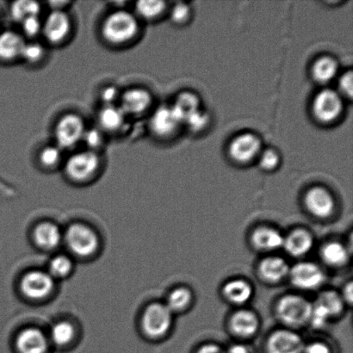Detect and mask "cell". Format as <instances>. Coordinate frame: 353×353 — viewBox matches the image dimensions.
Masks as SVG:
<instances>
[{
    "mask_svg": "<svg viewBox=\"0 0 353 353\" xmlns=\"http://www.w3.org/2000/svg\"><path fill=\"white\" fill-rule=\"evenodd\" d=\"M63 245L72 258L89 259L101 249L102 241L98 231L91 225L74 223L64 230Z\"/></svg>",
    "mask_w": 353,
    "mask_h": 353,
    "instance_id": "cell-1",
    "label": "cell"
},
{
    "mask_svg": "<svg viewBox=\"0 0 353 353\" xmlns=\"http://www.w3.org/2000/svg\"><path fill=\"white\" fill-rule=\"evenodd\" d=\"M140 23L134 13L117 10L103 20L101 33L107 43L123 45L134 39L139 34Z\"/></svg>",
    "mask_w": 353,
    "mask_h": 353,
    "instance_id": "cell-2",
    "label": "cell"
},
{
    "mask_svg": "<svg viewBox=\"0 0 353 353\" xmlns=\"http://www.w3.org/2000/svg\"><path fill=\"white\" fill-rule=\"evenodd\" d=\"M57 282L46 270L33 269L26 272L19 281V290L24 299L32 303H43L53 296Z\"/></svg>",
    "mask_w": 353,
    "mask_h": 353,
    "instance_id": "cell-3",
    "label": "cell"
},
{
    "mask_svg": "<svg viewBox=\"0 0 353 353\" xmlns=\"http://www.w3.org/2000/svg\"><path fill=\"white\" fill-rule=\"evenodd\" d=\"M174 314L165 303H152L141 314L140 326L144 336L151 341H159L170 331Z\"/></svg>",
    "mask_w": 353,
    "mask_h": 353,
    "instance_id": "cell-4",
    "label": "cell"
},
{
    "mask_svg": "<svg viewBox=\"0 0 353 353\" xmlns=\"http://www.w3.org/2000/svg\"><path fill=\"white\" fill-rule=\"evenodd\" d=\"M101 165L97 152L85 150L72 154L65 161L64 172L71 181L85 183L94 178Z\"/></svg>",
    "mask_w": 353,
    "mask_h": 353,
    "instance_id": "cell-5",
    "label": "cell"
},
{
    "mask_svg": "<svg viewBox=\"0 0 353 353\" xmlns=\"http://www.w3.org/2000/svg\"><path fill=\"white\" fill-rule=\"evenodd\" d=\"M312 311V303L303 297L288 295L282 297L276 306V314L283 323L292 327H299L309 323Z\"/></svg>",
    "mask_w": 353,
    "mask_h": 353,
    "instance_id": "cell-6",
    "label": "cell"
},
{
    "mask_svg": "<svg viewBox=\"0 0 353 353\" xmlns=\"http://www.w3.org/2000/svg\"><path fill=\"white\" fill-rule=\"evenodd\" d=\"M85 131V122L81 116L68 113L57 121L54 128L57 146L61 150H71L81 143Z\"/></svg>",
    "mask_w": 353,
    "mask_h": 353,
    "instance_id": "cell-7",
    "label": "cell"
},
{
    "mask_svg": "<svg viewBox=\"0 0 353 353\" xmlns=\"http://www.w3.org/2000/svg\"><path fill=\"white\" fill-rule=\"evenodd\" d=\"M343 99L336 91L324 89L318 92L313 100L314 116L319 122L332 123L335 122L343 112Z\"/></svg>",
    "mask_w": 353,
    "mask_h": 353,
    "instance_id": "cell-8",
    "label": "cell"
},
{
    "mask_svg": "<svg viewBox=\"0 0 353 353\" xmlns=\"http://www.w3.org/2000/svg\"><path fill=\"white\" fill-rule=\"evenodd\" d=\"M15 353H52L47 332L37 327H26L17 334L13 343Z\"/></svg>",
    "mask_w": 353,
    "mask_h": 353,
    "instance_id": "cell-9",
    "label": "cell"
},
{
    "mask_svg": "<svg viewBox=\"0 0 353 353\" xmlns=\"http://www.w3.org/2000/svg\"><path fill=\"white\" fill-rule=\"evenodd\" d=\"M72 30V21L63 10H53L43 21L41 34L52 44L63 43Z\"/></svg>",
    "mask_w": 353,
    "mask_h": 353,
    "instance_id": "cell-10",
    "label": "cell"
},
{
    "mask_svg": "<svg viewBox=\"0 0 353 353\" xmlns=\"http://www.w3.org/2000/svg\"><path fill=\"white\" fill-rule=\"evenodd\" d=\"M64 230L51 221L37 223L32 230V241L36 248L43 252H54L63 245Z\"/></svg>",
    "mask_w": 353,
    "mask_h": 353,
    "instance_id": "cell-11",
    "label": "cell"
},
{
    "mask_svg": "<svg viewBox=\"0 0 353 353\" xmlns=\"http://www.w3.org/2000/svg\"><path fill=\"white\" fill-rule=\"evenodd\" d=\"M232 160L240 164H248L261 153V141L252 133L239 134L232 140L228 148Z\"/></svg>",
    "mask_w": 353,
    "mask_h": 353,
    "instance_id": "cell-12",
    "label": "cell"
},
{
    "mask_svg": "<svg viewBox=\"0 0 353 353\" xmlns=\"http://www.w3.org/2000/svg\"><path fill=\"white\" fill-rule=\"evenodd\" d=\"M47 334L53 350L70 351L77 345L79 330L70 320L57 321L52 325Z\"/></svg>",
    "mask_w": 353,
    "mask_h": 353,
    "instance_id": "cell-13",
    "label": "cell"
},
{
    "mask_svg": "<svg viewBox=\"0 0 353 353\" xmlns=\"http://www.w3.org/2000/svg\"><path fill=\"white\" fill-rule=\"evenodd\" d=\"M153 97L147 89L133 88L121 93L119 107L125 115L138 117L150 108Z\"/></svg>",
    "mask_w": 353,
    "mask_h": 353,
    "instance_id": "cell-14",
    "label": "cell"
},
{
    "mask_svg": "<svg viewBox=\"0 0 353 353\" xmlns=\"http://www.w3.org/2000/svg\"><path fill=\"white\" fill-rule=\"evenodd\" d=\"M290 279L297 288L311 290L323 285L324 273L314 263L302 262L293 266L290 271Z\"/></svg>",
    "mask_w": 353,
    "mask_h": 353,
    "instance_id": "cell-15",
    "label": "cell"
},
{
    "mask_svg": "<svg viewBox=\"0 0 353 353\" xmlns=\"http://www.w3.org/2000/svg\"><path fill=\"white\" fill-rule=\"evenodd\" d=\"M182 125L172 106H161L154 110L150 119V128L157 137L168 138L174 136Z\"/></svg>",
    "mask_w": 353,
    "mask_h": 353,
    "instance_id": "cell-16",
    "label": "cell"
},
{
    "mask_svg": "<svg viewBox=\"0 0 353 353\" xmlns=\"http://www.w3.org/2000/svg\"><path fill=\"white\" fill-rule=\"evenodd\" d=\"M305 344L299 334L289 330L273 333L266 342V353H303Z\"/></svg>",
    "mask_w": 353,
    "mask_h": 353,
    "instance_id": "cell-17",
    "label": "cell"
},
{
    "mask_svg": "<svg viewBox=\"0 0 353 353\" xmlns=\"http://www.w3.org/2000/svg\"><path fill=\"white\" fill-rule=\"evenodd\" d=\"M307 210L314 216L327 218L333 214L335 202L332 194L323 187L316 186L307 190L305 196Z\"/></svg>",
    "mask_w": 353,
    "mask_h": 353,
    "instance_id": "cell-18",
    "label": "cell"
},
{
    "mask_svg": "<svg viewBox=\"0 0 353 353\" xmlns=\"http://www.w3.org/2000/svg\"><path fill=\"white\" fill-rule=\"evenodd\" d=\"M126 117L119 105L103 106L98 114L99 128L103 133L117 132L125 124Z\"/></svg>",
    "mask_w": 353,
    "mask_h": 353,
    "instance_id": "cell-19",
    "label": "cell"
},
{
    "mask_svg": "<svg viewBox=\"0 0 353 353\" xmlns=\"http://www.w3.org/2000/svg\"><path fill=\"white\" fill-rule=\"evenodd\" d=\"M24 44L23 36L15 31L0 33V60L12 61L20 58Z\"/></svg>",
    "mask_w": 353,
    "mask_h": 353,
    "instance_id": "cell-20",
    "label": "cell"
},
{
    "mask_svg": "<svg viewBox=\"0 0 353 353\" xmlns=\"http://www.w3.org/2000/svg\"><path fill=\"white\" fill-rule=\"evenodd\" d=\"M230 328L240 337H251L259 328L258 317L249 310H240L234 313L230 320Z\"/></svg>",
    "mask_w": 353,
    "mask_h": 353,
    "instance_id": "cell-21",
    "label": "cell"
},
{
    "mask_svg": "<svg viewBox=\"0 0 353 353\" xmlns=\"http://www.w3.org/2000/svg\"><path fill=\"white\" fill-rule=\"evenodd\" d=\"M259 273L266 282L278 283L289 274L290 268L283 259L269 257L259 264Z\"/></svg>",
    "mask_w": 353,
    "mask_h": 353,
    "instance_id": "cell-22",
    "label": "cell"
},
{
    "mask_svg": "<svg viewBox=\"0 0 353 353\" xmlns=\"http://www.w3.org/2000/svg\"><path fill=\"white\" fill-rule=\"evenodd\" d=\"M75 259L68 254H57L48 262L46 271L55 281H64L75 271Z\"/></svg>",
    "mask_w": 353,
    "mask_h": 353,
    "instance_id": "cell-23",
    "label": "cell"
},
{
    "mask_svg": "<svg viewBox=\"0 0 353 353\" xmlns=\"http://www.w3.org/2000/svg\"><path fill=\"white\" fill-rule=\"evenodd\" d=\"M287 252L294 257L306 254L313 247V238L309 232L296 230L285 238L283 245Z\"/></svg>",
    "mask_w": 353,
    "mask_h": 353,
    "instance_id": "cell-24",
    "label": "cell"
},
{
    "mask_svg": "<svg viewBox=\"0 0 353 353\" xmlns=\"http://www.w3.org/2000/svg\"><path fill=\"white\" fill-rule=\"evenodd\" d=\"M252 243L261 250H276L283 245L285 238L278 230L269 227L259 228L252 235Z\"/></svg>",
    "mask_w": 353,
    "mask_h": 353,
    "instance_id": "cell-25",
    "label": "cell"
},
{
    "mask_svg": "<svg viewBox=\"0 0 353 353\" xmlns=\"http://www.w3.org/2000/svg\"><path fill=\"white\" fill-rule=\"evenodd\" d=\"M172 108L183 125L193 114L201 110L200 100L192 92H182L176 97Z\"/></svg>",
    "mask_w": 353,
    "mask_h": 353,
    "instance_id": "cell-26",
    "label": "cell"
},
{
    "mask_svg": "<svg viewBox=\"0 0 353 353\" xmlns=\"http://www.w3.org/2000/svg\"><path fill=\"white\" fill-rule=\"evenodd\" d=\"M223 295L230 303L243 304L250 300L252 288L250 283L244 280H232L223 287Z\"/></svg>",
    "mask_w": 353,
    "mask_h": 353,
    "instance_id": "cell-27",
    "label": "cell"
},
{
    "mask_svg": "<svg viewBox=\"0 0 353 353\" xmlns=\"http://www.w3.org/2000/svg\"><path fill=\"white\" fill-rule=\"evenodd\" d=\"M339 65L336 60L331 57H323L317 59L312 67V75L314 81L326 84L336 77Z\"/></svg>",
    "mask_w": 353,
    "mask_h": 353,
    "instance_id": "cell-28",
    "label": "cell"
},
{
    "mask_svg": "<svg viewBox=\"0 0 353 353\" xmlns=\"http://www.w3.org/2000/svg\"><path fill=\"white\" fill-rule=\"evenodd\" d=\"M321 257L327 265L341 266L348 261L347 249L338 242H330L324 245L321 250Z\"/></svg>",
    "mask_w": 353,
    "mask_h": 353,
    "instance_id": "cell-29",
    "label": "cell"
},
{
    "mask_svg": "<svg viewBox=\"0 0 353 353\" xmlns=\"http://www.w3.org/2000/svg\"><path fill=\"white\" fill-rule=\"evenodd\" d=\"M40 3L29 0H21L12 3L10 6V17L15 22L21 23L29 17L39 16L41 12Z\"/></svg>",
    "mask_w": 353,
    "mask_h": 353,
    "instance_id": "cell-30",
    "label": "cell"
},
{
    "mask_svg": "<svg viewBox=\"0 0 353 353\" xmlns=\"http://www.w3.org/2000/svg\"><path fill=\"white\" fill-rule=\"evenodd\" d=\"M136 15L145 20H154L160 17L167 10V3L164 1H147L141 0L136 3Z\"/></svg>",
    "mask_w": 353,
    "mask_h": 353,
    "instance_id": "cell-31",
    "label": "cell"
},
{
    "mask_svg": "<svg viewBox=\"0 0 353 353\" xmlns=\"http://www.w3.org/2000/svg\"><path fill=\"white\" fill-rule=\"evenodd\" d=\"M192 292L185 287H179L172 290L169 294L165 305L168 307L172 314L182 312L187 309L192 302Z\"/></svg>",
    "mask_w": 353,
    "mask_h": 353,
    "instance_id": "cell-32",
    "label": "cell"
},
{
    "mask_svg": "<svg viewBox=\"0 0 353 353\" xmlns=\"http://www.w3.org/2000/svg\"><path fill=\"white\" fill-rule=\"evenodd\" d=\"M316 303L323 307L331 318L341 314L344 307L343 299L333 290L321 293Z\"/></svg>",
    "mask_w": 353,
    "mask_h": 353,
    "instance_id": "cell-33",
    "label": "cell"
},
{
    "mask_svg": "<svg viewBox=\"0 0 353 353\" xmlns=\"http://www.w3.org/2000/svg\"><path fill=\"white\" fill-rule=\"evenodd\" d=\"M39 161L41 165L47 168L57 167L62 161V150L57 145H50L40 151Z\"/></svg>",
    "mask_w": 353,
    "mask_h": 353,
    "instance_id": "cell-34",
    "label": "cell"
},
{
    "mask_svg": "<svg viewBox=\"0 0 353 353\" xmlns=\"http://www.w3.org/2000/svg\"><path fill=\"white\" fill-rule=\"evenodd\" d=\"M45 57V48L43 45L36 41L24 44L22 53L20 58L28 62V63L34 64L43 60Z\"/></svg>",
    "mask_w": 353,
    "mask_h": 353,
    "instance_id": "cell-35",
    "label": "cell"
},
{
    "mask_svg": "<svg viewBox=\"0 0 353 353\" xmlns=\"http://www.w3.org/2000/svg\"><path fill=\"white\" fill-rule=\"evenodd\" d=\"M103 132L99 128H92L85 129L82 141L88 148V150L97 152V150L101 148L103 144Z\"/></svg>",
    "mask_w": 353,
    "mask_h": 353,
    "instance_id": "cell-36",
    "label": "cell"
},
{
    "mask_svg": "<svg viewBox=\"0 0 353 353\" xmlns=\"http://www.w3.org/2000/svg\"><path fill=\"white\" fill-rule=\"evenodd\" d=\"M280 157L278 152L268 148L259 155V167L265 171H272L279 167Z\"/></svg>",
    "mask_w": 353,
    "mask_h": 353,
    "instance_id": "cell-37",
    "label": "cell"
},
{
    "mask_svg": "<svg viewBox=\"0 0 353 353\" xmlns=\"http://www.w3.org/2000/svg\"><path fill=\"white\" fill-rule=\"evenodd\" d=\"M22 27L23 34L27 37L34 38L41 34L43 30V21H41L39 16L27 17L20 23Z\"/></svg>",
    "mask_w": 353,
    "mask_h": 353,
    "instance_id": "cell-38",
    "label": "cell"
},
{
    "mask_svg": "<svg viewBox=\"0 0 353 353\" xmlns=\"http://www.w3.org/2000/svg\"><path fill=\"white\" fill-rule=\"evenodd\" d=\"M192 12L188 5L185 3H178L171 10V19L172 22L183 24L190 19Z\"/></svg>",
    "mask_w": 353,
    "mask_h": 353,
    "instance_id": "cell-39",
    "label": "cell"
},
{
    "mask_svg": "<svg viewBox=\"0 0 353 353\" xmlns=\"http://www.w3.org/2000/svg\"><path fill=\"white\" fill-rule=\"evenodd\" d=\"M210 117L207 113L199 110L195 114H193L188 120L185 123V125L188 126L189 129L192 131L203 130L204 128L209 123Z\"/></svg>",
    "mask_w": 353,
    "mask_h": 353,
    "instance_id": "cell-40",
    "label": "cell"
},
{
    "mask_svg": "<svg viewBox=\"0 0 353 353\" xmlns=\"http://www.w3.org/2000/svg\"><path fill=\"white\" fill-rule=\"evenodd\" d=\"M120 97L119 89L115 85L106 86L100 92V99H101L103 106L115 105L117 102H119Z\"/></svg>",
    "mask_w": 353,
    "mask_h": 353,
    "instance_id": "cell-41",
    "label": "cell"
},
{
    "mask_svg": "<svg viewBox=\"0 0 353 353\" xmlns=\"http://www.w3.org/2000/svg\"><path fill=\"white\" fill-rule=\"evenodd\" d=\"M339 90L340 95L352 99L353 92L352 72L349 71L341 76L340 83H339Z\"/></svg>",
    "mask_w": 353,
    "mask_h": 353,
    "instance_id": "cell-42",
    "label": "cell"
},
{
    "mask_svg": "<svg viewBox=\"0 0 353 353\" xmlns=\"http://www.w3.org/2000/svg\"><path fill=\"white\" fill-rule=\"evenodd\" d=\"M303 353H333V352L323 342H313V343L305 345Z\"/></svg>",
    "mask_w": 353,
    "mask_h": 353,
    "instance_id": "cell-43",
    "label": "cell"
},
{
    "mask_svg": "<svg viewBox=\"0 0 353 353\" xmlns=\"http://www.w3.org/2000/svg\"><path fill=\"white\" fill-rule=\"evenodd\" d=\"M195 353H226V350L221 348L220 345L210 343L203 345Z\"/></svg>",
    "mask_w": 353,
    "mask_h": 353,
    "instance_id": "cell-44",
    "label": "cell"
},
{
    "mask_svg": "<svg viewBox=\"0 0 353 353\" xmlns=\"http://www.w3.org/2000/svg\"><path fill=\"white\" fill-rule=\"evenodd\" d=\"M226 353H251V352L244 345L235 344L231 345V347L226 350Z\"/></svg>",
    "mask_w": 353,
    "mask_h": 353,
    "instance_id": "cell-45",
    "label": "cell"
},
{
    "mask_svg": "<svg viewBox=\"0 0 353 353\" xmlns=\"http://www.w3.org/2000/svg\"><path fill=\"white\" fill-rule=\"evenodd\" d=\"M345 296L348 299V302L352 303V283H349V285L347 287V292H345Z\"/></svg>",
    "mask_w": 353,
    "mask_h": 353,
    "instance_id": "cell-46",
    "label": "cell"
}]
</instances>
